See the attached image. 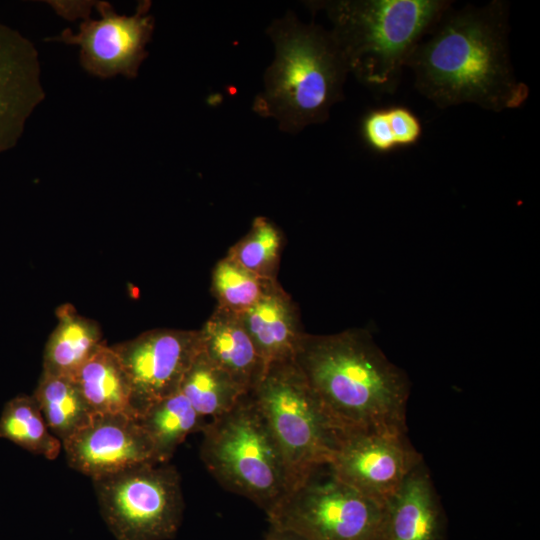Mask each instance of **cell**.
<instances>
[{"mask_svg": "<svg viewBox=\"0 0 540 540\" xmlns=\"http://www.w3.org/2000/svg\"><path fill=\"white\" fill-rule=\"evenodd\" d=\"M57 324L43 353L42 373L73 379L104 344L100 325L65 303L56 310Z\"/></svg>", "mask_w": 540, "mask_h": 540, "instance_id": "obj_17", "label": "cell"}, {"mask_svg": "<svg viewBox=\"0 0 540 540\" xmlns=\"http://www.w3.org/2000/svg\"><path fill=\"white\" fill-rule=\"evenodd\" d=\"M445 518L422 461L386 504V540H444Z\"/></svg>", "mask_w": 540, "mask_h": 540, "instance_id": "obj_15", "label": "cell"}, {"mask_svg": "<svg viewBox=\"0 0 540 540\" xmlns=\"http://www.w3.org/2000/svg\"><path fill=\"white\" fill-rule=\"evenodd\" d=\"M283 246L281 229L270 219L259 216L226 256L261 278L277 280Z\"/></svg>", "mask_w": 540, "mask_h": 540, "instance_id": "obj_23", "label": "cell"}, {"mask_svg": "<svg viewBox=\"0 0 540 540\" xmlns=\"http://www.w3.org/2000/svg\"><path fill=\"white\" fill-rule=\"evenodd\" d=\"M179 392L205 419L218 417L248 392L201 350L187 369Z\"/></svg>", "mask_w": 540, "mask_h": 540, "instance_id": "obj_20", "label": "cell"}, {"mask_svg": "<svg viewBox=\"0 0 540 540\" xmlns=\"http://www.w3.org/2000/svg\"><path fill=\"white\" fill-rule=\"evenodd\" d=\"M68 465L92 480L131 467L157 463L153 445L137 418L95 414L91 422L62 442Z\"/></svg>", "mask_w": 540, "mask_h": 540, "instance_id": "obj_12", "label": "cell"}, {"mask_svg": "<svg viewBox=\"0 0 540 540\" xmlns=\"http://www.w3.org/2000/svg\"><path fill=\"white\" fill-rule=\"evenodd\" d=\"M263 540H305V539H303L301 536H299L298 534L292 531L273 527L269 525V529L267 533L265 534Z\"/></svg>", "mask_w": 540, "mask_h": 540, "instance_id": "obj_28", "label": "cell"}, {"mask_svg": "<svg viewBox=\"0 0 540 540\" xmlns=\"http://www.w3.org/2000/svg\"><path fill=\"white\" fill-rule=\"evenodd\" d=\"M386 110L397 147L416 144L422 135V124L418 117L403 106H391Z\"/></svg>", "mask_w": 540, "mask_h": 540, "instance_id": "obj_26", "label": "cell"}, {"mask_svg": "<svg viewBox=\"0 0 540 540\" xmlns=\"http://www.w3.org/2000/svg\"><path fill=\"white\" fill-rule=\"evenodd\" d=\"M111 347L127 375L137 418L152 404L179 392L201 343L199 330L157 328Z\"/></svg>", "mask_w": 540, "mask_h": 540, "instance_id": "obj_10", "label": "cell"}, {"mask_svg": "<svg viewBox=\"0 0 540 540\" xmlns=\"http://www.w3.org/2000/svg\"><path fill=\"white\" fill-rule=\"evenodd\" d=\"M0 437L49 460L58 457L62 442L55 437L33 395L20 394L4 405L0 416Z\"/></svg>", "mask_w": 540, "mask_h": 540, "instance_id": "obj_22", "label": "cell"}, {"mask_svg": "<svg viewBox=\"0 0 540 540\" xmlns=\"http://www.w3.org/2000/svg\"><path fill=\"white\" fill-rule=\"evenodd\" d=\"M267 518L305 540H386V505L339 480L329 465L298 482Z\"/></svg>", "mask_w": 540, "mask_h": 540, "instance_id": "obj_7", "label": "cell"}, {"mask_svg": "<svg viewBox=\"0 0 540 540\" xmlns=\"http://www.w3.org/2000/svg\"><path fill=\"white\" fill-rule=\"evenodd\" d=\"M239 317L265 368L294 359L305 332L295 302L278 282Z\"/></svg>", "mask_w": 540, "mask_h": 540, "instance_id": "obj_14", "label": "cell"}, {"mask_svg": "<svg viewBox=\"0 0 540 540\" xmlns=\"http://www.w3.org/2000/svg\"><path fill=\"white\" fill-rule=\"evenodd\" d=\"M92 482L115 540H169L177 534L184 499L174 466L147 463Z\"/></svg>", "mask_w": 540, "mask_h": 540, "instance_id": "obj_8", "label": "cell"}, {"mask_svg": "<svg viewBox=\"0 0 540 540\" xmlns=\"http://www.w3.org/2000/svg\"><path fill=\"white\" fill-rule=\"evenodd\" d=\"M44 99L37 48L0 22V154L16 146Z\"/></svg>", "mask_w": 540, "mask_h": 540, "instance_id": "obj_13", "label": "cell"}, {"mask_svg": "<svg viewBox=\"0 0 540 540\" xmlns=\"http://www.w3.org/2000/svg\"><path fill=\"white\" fill-rule=\"evenodd\" d=\"M249 393L279 444L295 485L330 464L340 434L294 359L268 365Z\"/></svg>", "mask_w": 540, "mask_h": 540, "instance_id": "obj_6", "label": "cell"}, {"mask_svg": "<svg viewBox=\"0 0 540 540\" xmlns=\"http://www.w3.org/2000/svg\"><path fill=\"white\" fill-rule=\"evenodd\" d=\"M73 380L94 414L122 413L136 418L127 375L111 346L104 343Z\"/></svg>", "mask_w": 540, "mask_h": 540, "instance_id": "obj_18", "label": "cell"}, {"mask_svg": "<svg viewBox=\"0 0 540 540\" xmlns=\"http://www.w3.org/2000/svg\"><path fill=\"white\" fill-rule=\"evenodd\" d=\"M200 458L226 490L268 515L295 481L283 452L251 394L202 429Z\"/></svg>", "mask_w": 540, "mask_h": 540, "instance_id": "obj_5", "label": "cell"}, {"mask_svg": "<svg viewBox=\"0 0 540 540\" xmlns=\"http://www.w3.org/2000/svg\"><path fill=\"white\" fill-rule=\"evenodd\" d=\"M199 334L201 351L249 393L265 366L239 314L216 306Z\"/></svg>", "mask_w": 540, "mask_h": 540, "instance_id": "obj_16", "label": "cell"}, {"mask_svg": "<svg viewBox=\"0 0 540 540\" xmlns=\"http://www.w3.org/2000/svg\"><path fill=\"white\" fill-rule=\"evenodd\" d=\"M96 1H47L54 11L61 17L73 21H82L90 18L92 7Z\"/></svg>", "mask_w": 540, "mask_h": 540, "instance_id": "obj_27", "label": "cell"}, {"mask_svg": "<svg viewBox=\"0 0 540 540\" xmlns=\"http://www.w3.org/2000/svg\"><path fill=\"white\" fill-rule=\"evenodd\" d=\"M294 361L340 434H406L410 384L364 329L305 333Z\"/></svg>", "mask_w": 540, "mask_h": 540, "instance_id": "obj_2", "label": "cell"}, {"mask_svg": "<svg viewBox=\"0 0 540 540\" xmlns=\"http://www.w3.org/2000/svg\"><path fill=\"white\" fill-rule=\"evenodd\" d=\"M423 458L406 434L340 436L329 468L342 482L386 505Z\"/></svg>", "mask_w": 540, "mask_h": 540, "instance_id": "obj_11", "label": "cell"}, {"mask_svg": "<svg viewBox=\"0 0 540 540\" xmlns=\"http://www.w3.org/2000/svg\"><path fill=\"white\" fill-rule=\"evenodd\" d=\"M33 397L51 433L61 442L87 426L95 415L71 378L42 373Z\"/></svg>", "mask_w": 540, "mask_h": 540, "instance_id": "obj_21", "label": "cell"}, {"mask_svg": "<svg viewBox=\"0 0 540 540\" xmlns=\"http://www.w3.org/2000/svg\"><path fill=\"white\" fill-rule=\"evenodd\" d=\"M277 282L261 278L225 256L213 268L211 291L216 306L239 314L258 302Z\"/></svg>", "mask_w": 540, "mask_h": 540, "instance_id": "obj_24", "label": "cell"}, {"mask_svg": "<svg viewBox=\"0 0 540 540\" xmlns=\"http://www.w3.org/2000/svg\"><path fill=\"white\" fill-rule=\"evenodd\" d=\"M267 33L275 56L253 110L292 134L325 122L331 108L343 99L349 74L330 30L303 23L288 11L271 23Z\"/></svg>", "mask_w": 540, "mask_h": 540, "instance_id": "obj_3", "label": "cell"}, {"mask_svg": "<svg viewBox=\"0 0 540 540\" xmlns=\"http://www.w3.org/2000/svg\"><path fill=\"white\" fill-rule=\"evenodd\" d=\"M508 4L451 7L411 54L418 91L440 108L474 104L501 112L520 108L529 88L515 75L508 45Z\"/></svg>", "mask_w": 540, "mask_h": 540, "instance_id": "obj_1", "label": "cell"}, {"mask_svg": "<svg viewBox=\"0 0 540 540\" xmlns=\"http://www.w3.org/2000/svg\"><path fill=\"white\" fill-rule=\"evenodd\" d=\"M315 5L332 23L330 32L348 72L372 91L391 94L414 49L452 1L339 0Z\"/></svg>", "mask_w": 540, "mask_h": 540, "instance_id": "obj_4", "label": "cell"}, {"mask_svg": "<svg viewBox=\"0 0 540 540\" xmlns=\"http://www.w3.org/2000/svg\"><path fill=\"white\" fill-rule=\"evenodd\" d=\"M137 420L153 445L158 463H168L178 446L190 434L201 432L208 422L181 392L152 404Z\"/></svg>", "mask_w": 540, "mask_h": 540, "instance_id": "obj_19", "label": "cell"}, {"mask_svg": "<svg viewBox=\"0 0 540 540\" xmlns=\"http://www.w3.org/2000/svg\"><path fill=\"white\" fill-rule=\"evenodd\" d=\"M150 7V1H142L128 16L118 14L109 2L96 1L99 18L81 21L76 33L67 28L45 41L77 46L80 65L91 76L133 79L148 56L146 47L154 31Z\"/></svg>", "mask_w": 540, "mask_h": 540, "instance_id": "obj_9", "label": "cell"}, {"mask_svg": "<svg viewBox=\"0 0 540 540\" xmlns=\"http://www.w3.org/2000/svg\"><path fill=\"white\" fill-rule=\"evenodd\" d=\"M362 134L367 145L376 152L386 153L397 148L386 108L372 110L364 117Z\"/></svg>", "mask_w": 540, "mask_h": 540, "instance_id": "obj_25", "label": "cell"}]
</instances>
